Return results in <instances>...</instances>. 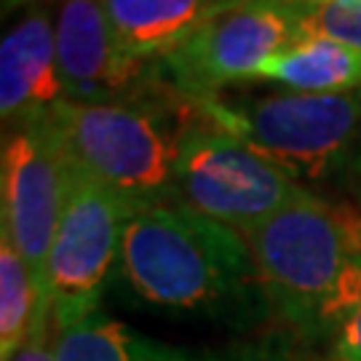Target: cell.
Segmentation results:
<instances>
[{
	"label": "cell",
	"mask_w": 361,
	"mask_h": 361,
	"mask_svg": "<svg viewBox=\"0 0 361 361\" xmlns=\"http://www.w3.org/2000/svg\"><path fill=\"white\" fill-rule=\"evenodd\" d=\"M118 273L153 308L225 319L268 308L244 235L174 201L131 207Z\"/></svg>",
	"instance_id": "6da1fadb"
},
{
	"label": "cell",
	"mask_w": 361,
	"mask_h": 361,
	"mask_svg": "<svg viewBox=\"0 0 361 361\" xmlns=\"http://www.w3.org/2000/svg\"><path fill=\"white\" fill-rule=\"evenodd\" d=\"M244 238L268 308L302 335H335L359 305L361 217L308 190Z\"/></svg>",
	"instance_id": "7a4b0ae2"
},
{
	"label": "cell",
	"mask_w": 361,
	"mask_h": 361,
	"mask_svg": "<svg viewBox=\"0 0 361 361\" xmlns=\"http://www.w3.org/2000/svg\"><path fill=\"white\" fill-rule=\"evenodd\" d=\"M201 116L158 75L123 102H59L49 118L67 161L102 182L129 207L171 201L174 164L185 129Z\"/></svg>",
	"instance_id": "3957f363"
},
{
	"label": "cell",
	"mask_w": 361,
	"mask_h": 361,
	"mask_svg": "<svg viewBox=\"0 0 361 361\" xmlns=\"http://www.w3.org/2000/svg\"><path fill=\"white\" fill-rule=\"evenodd\" d=\"M204 121L231 131L297 182H329L361 171V91L195 102Z\"/></svg>",
	"instance_id": "277c9868"
},
{
	"label": "cell",
	"mask_w": 361,
	"mask_h": 361,
	"mask_svg": "<svg viewBox=\"0 0 361 361\" xmlns=\"http://www.w3.org/2000/svg\"><path fill=\"white\" fill-rule=\"evenodd\" d=\"M305 193L289 171L201 116L182 134L171 201L201 217L244 235Z\"/></svg>",
	"instance_id": "5b68a950"
},
{
	"label": "cell",
	"mask_w": 361,
	"mask_h": 361,
	"mask_svg": "<svg viewBox=\"0 0 361 361\" xmlns=\"http://www.w3.org/2000/svg\"><path fill=\"white\" fill-rule=\"evenodd\" d=\"M302 38L300 13L286 0H235L222 6L177 51L158 65V75L193 102L217 99L235 83Z\"/></svg>",
	"instance_id": "8992f818"
},
{
	"label": "cell",
	"mask_w": 361,
	"mask_h": 361,
	"mask_svg": "<svg viewBox=\"0 0 361 361\" xmlns=\"http://www.w3.org/2000/svg\"><path fill=\"white\" fill-rule=\"evenodd\" d=\"M131 207L67 161V198L46 262V295L59 329L99 310L121 259Z\"/></svg>",
	"instance_id": "52a82bcc"
},
{
	"label": "cell",
	"mask_w": 361,
	"mask_h": 361,
	"mask_svg": "<svg viewBox=\"0 0 361 361\" xmlns=\"http://www.w3.org/2000/svg\"><path fill=\"white\" fill-rule=\"evenodd\" d=\"M65 198L67 155L51 118L43 116L6 131L0 155V235L16 246L43 292Z\"/></svg>",
	"instance_id": "ba28073f"
},
{
	"label": "cell",
	"mask_w": 361,
	"mask_h": 361,
	"mask_svg": "<svg viewBox=\"0 0 361 361\" xmlns=\"http://www.w3.org/2000/svg\"><path fill=\"white\" fill-rule=\"evenodd\" d=\"M56 56L70 102H123L153 86L118 54L104 0H51Z\"/></svg>",
	"instance_id": "9c48e42d"
},
{
	"label": "cell",
	"mask_w": 361,
	"mask_h": 361,
	"mask_svg": "<svg viewBox=\"0 0 361 361\" xmlns=\"http://www.w3.org/2000/svg\"><path fill=\"white\" fill-rule=\"evenodd\" d=\"M67 99L56 56L51 0H35L6 30L0 43V121L3 131L49 116Z\"/></svg>",
	"instance_id": "30bf717a"
},
{
	"label": "cell",
	"mask_w": 361,
	"mask_h": 361,
	"mask_svg": "<svg viewBox=\"0 0 361 361\" xmlns=\"http://www.w3.org/2000/svg\"><path fill=\"white\" fill-rule=\"evenodd\" d=\"M231 3L235 0H104V8L121 59L142 75H155L166 56Z\"/></svg>",
	"instance_id": "8fae6325"
},
{
	"label": "cell",
	"mask_w": 361,
	"mask_h": 361,
	"mask_svg": "<svg viewBox=\"0 0 361 361\" xmlns=\"http://www.w3.org/2000/svg\"><path fill=\"white\" fill-rule=\"evenodd\" d=\"M59 361H279L268 345L188 348L145 335L102 310L59 329Z\"/></svg>",
	"instance_id": "7c38bea8"
},
{
	"label": "cell",
	"mask_w": 361,
	"mask_h": 361,
	"mask_svg": "<svg viewBox=\"0 0 361 361\" xmlns=\"http://www.w3.org/2000/svg\"><path fill=\"white\" fill-rule=\"evenodd\" d=\"M255 80L297 94L361 91V49L332 38H300L257 70Z\"/></svg>",
	"instance_id": "4fadbf2b"
},
{
	"label": "cell",
	"mask_w": 361,
	"mask_h": 361,
	"mask_svg": "<svg viewBox=\"0 0 361 361\" xmlns=\"http://www.w3.org/2000/svg\"><path fill=\"white\" fill-rule=\"evenodd\" d=\"M51 310L46 292L16 246L0 235V361L25 345L43 313Z\"/></svg>",
	"instance_id": "5bb4252c"
},
{
	"label": "cell",
	"mask_w": 361,
	"mask_h": 361,
	"mask_svg": "<svg viewBox=\"0 0 361 361\" xmlns=\"http://www.w3.org/2000/svg\"><path fill=\"white\" fill-rule=\"evenodd\" d=\"M302 38H332L361 49V0H297Z\"/></svg>",
	"instance_id": "9a60e30c"
},
{
	"label": "cell",
	"mask_w": 361,
	"mask_h": 361,
	"mask_svg": "<svg viewBox=\"0 0 361 361\" xmlns=\"http://www.w3.org/2000/svg\"><path fill=\"white\" fill-rule=\"evenodd\" d=\"M56 335H59V326L54 322V310H49L38 319L30 340L8 361H59Z\"/></svg>",
	"instance_id": "2e32d148"
},
{
	"label": "cell",
	"mask_w": 361,
	"mask_h": 361,
	"mask_svg": "<svg viewBox=\"0 0 361 361\" xmlns=\"http://www.w3.org/2000/svg\"><path fill=\"white\" fill-rule=\"evenodd\" d=\"M337 361H361V300L335 332Z\"/></svg>",
	"instance_id": "e0dca14e"
},
{
	"label": "cell",
	"mask_w": 361,
	"mask_h": 361,
	"mask_svg": "<svg viewBox=\"0 0 361 361\" xmlns=\"http://www.w3.org/2000/svg\"><path fill=\"white\" fill-rule=\"evenodd\" d=\"M30 3H35V0H3V11L8 13L13 8H19V6H30Z\"/></svg>",
	"instance_id": "ac0fdd59"
},
{
	"label": "cell",
	"mask_w": 361,
	"mask_h": 361,
	"mask_svg": "<svg viewBox=\"0 0 361 361\" xmlns=\"http://www.w3.org/2000/svg\"><path fill=\"white\" fill-rule=\"evenodd\" d=\"M286 3H297V0H286Z\"/></svg>",
	"instance_id": "d6986e66"
}]
</instances>
